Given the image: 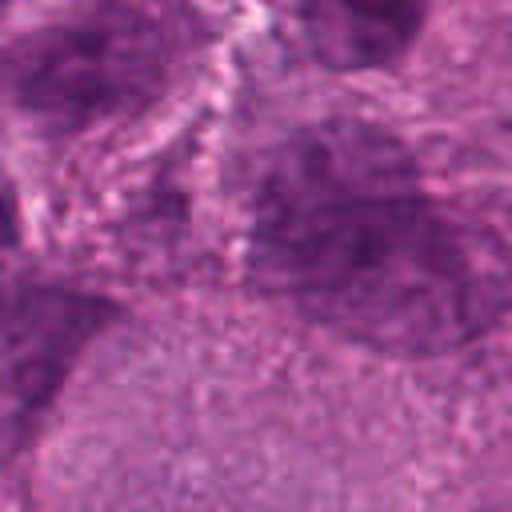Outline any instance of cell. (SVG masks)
I'll return each instance as SVG.
<instances>
[{
  "instance_id": "obj_1",
  "label": "cell",
  "mask_w": 512,
  "mask_h": 512,
  "mask_svg": "<svg viewBox=\"0 0 512 512\" xmlns=\"http://www.w3.org/2000/svg\"><path fill=\"white\" fill-rule=\"evenodd\" d=\"M252 276L308 320L388 356H444L512 308V260L424 196L404 144L360 120L296 132L256 196Z\"/></svg>"
},
{
  "instance_id": "obj_2",
  "label": "cell",
  "mask_w": 512,
  "mask_h": 512,
  "mask_svg": "<svg viewBox=\"0 0 512 512\" xmlns=\"http://www.w3.org/2000/svg\"><path fill=\"white\" fill-rule=\"evenodd\" d=\"M168 40L128 4L20 40L0 60V104L40 132L68 136L140 108L164 80Z\"/></svg>"
},
{
  "instance_id": "obj_3",
  "label": "cell",
  "mask_w": 512,
  "mask_h": 512,
  "mask_svg": "<svg viewBox=\"0 0 512 512\" xmlns=\"http://www.w3.org/2000/svg\"><path fill=\"white\" fill-rule=\"evenodd\" d=\"M112 304L56 284L0 292V456L20 448Z\"/></svg>"
},
{
  "instance_id": "obj_4",
  "label": "cell",
  "mask_w": 512,
  "mask_h": 512,
  "mask_svg": "<svg viewBox=\"0 0 512 512\" xmlns=\"http://www.w3.org/2000/svg\"><path fill=\"white\" fill-rule=\"evenodd\" d=\"M428 0H300L312 56L336 72L392 64L420 32Z\"/></svg>"
},
{
  "instance_id": "obj_5",
  "label": "cell",
  "mask_w": 512,
  "mask_h": 512,
  "mask_svg": "<svg viewBox=\"0 0 512 512\" xmlns=\"http://www.w3.org/2000/svg\"><path fill=\"white\" fill-rule=\"evenodd\" d=\"M12 232H16V224H12V208H8V200L0 196V248L12 240Z\"/></svg>"
}]
</instances>
